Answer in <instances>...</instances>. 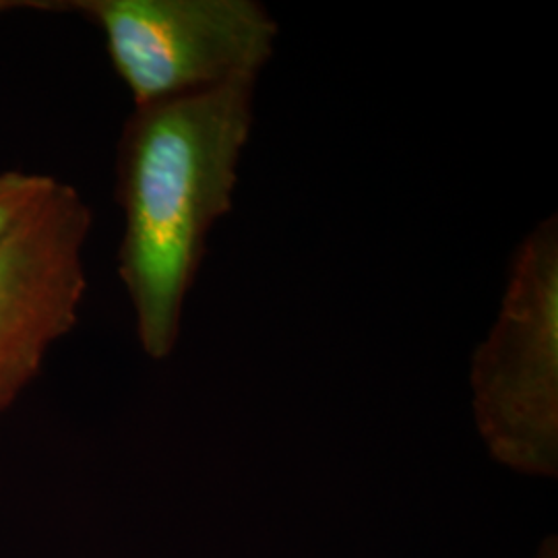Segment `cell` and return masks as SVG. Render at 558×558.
Returning <instances> with one entry per match:
<instances>
[{"mask_svg":"<svg viewBox=\"0 0 558 558\" xmlns=\"http://www.w3.org/2000/svg\"><path fill=\"white\" fill-rule=\"evenodd\" d=\"M255 77L135 106L119 141V276L143 352L168 359L209 230L232 209Z\"/></svg>","mask_w":558,"mask_h":558,"instance_id":"1","label":"cell"},{"mask_svg":"<svg viewBox=\"0 0 558 558\" xmlns=\"http://www.w3.org/2000/svg\"><path fill=\"white\" fill-rule=\"evenodd\" d=\"M60 180L40 172H0V244L50 197Z\"/></svg>","mask_w":558,"mask_h":558,"instance_id":"5","label":"cell"},{"mask_svg":"<svg viewBox=\"0 0 558 558\" xmlns=\"http://www.w3.org/2000/svg\"><path fill=\"white\" fill-rule=\"evenodd\" d=\"M92 209L59 182L0 244V412L80 320Z\"/></svg>","mask_w":558,"mask_h":558,"instance_id":"4","label":"cell"},{"mask_svg":"<svg viewBox=\"0 0 558 558\" xmlns=\"http://www.w3.org/2000/svg\"><path fill=\"white\" fill-rule=\"evenodd\" d=\"M482 442L500 465L558 474V223H538L511 260L499 317L470 368Z\"/></svg>","mask_w":558,"mask_h":558,"instance_id":"2","label":"cell"},{"mask_svg":"<svg viewBox=\"0 0 558 558\" xmlns=\"http://www.w3.org/2000/svg\"><path fill=\"white\" fill-rule=\"evenodd\" d=\"M96 23L135 106L197 94L259 75L278 23L255 0L27 2Z\"/></svg>","mask_w":558,"mask_h":558,"instance_id":"3","label":"cell"},{"mask_svg":"<svg viewBox=\"0 0 558 558\" xmlns=\"http://www.w3.org/2000/svg\"><path fill=\"white\" fill-rule=\"evenodd\" d=\"M536 558H558V539L557 536L544 539L539 546Z\"/></svg>","mask_w":558,"mask_h":558,"instance_id":"6","label":"cell"}]
</instances>
